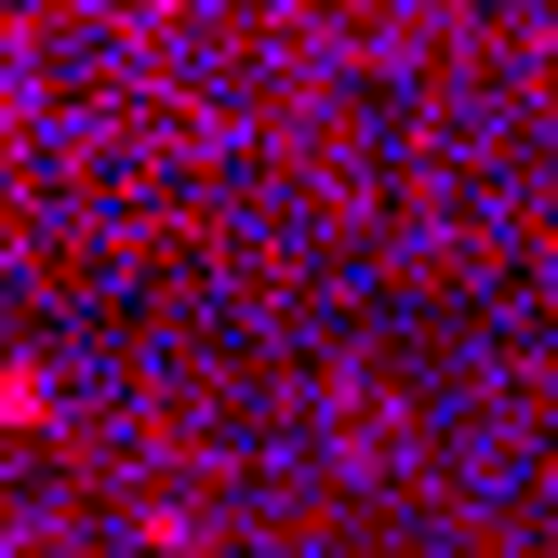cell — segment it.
Returning a JSON list of instances; mask_svg holds the SVG:
<instances>
[{"label": "cell", "mask_w": 558, "mask_h": 558, "mask_svg": "<svg viewBox=\"0 0 558 558\" xmlns=\"http://www.w3.org/2000/svg\"><path fill=\"white\" fill-rule=\"evenodd\" d=\"M53 412V373H27V360H0V426H40Z\"/></svg>", "instance_id": "6da1fadb"}]
</instances>
